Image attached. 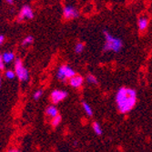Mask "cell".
<instances>
[{"label":"cell","mask_w":152,"mask_h":152,"mask_svg":"<svg viewBox=\"0 0 152 152\" xmlns=\"http://www.w3.org/2000/svg\"><path fill=\"white\" fill-rule=\"evenodd\" d=\"M118 110L121 113H128L135 107L137 102V93L134 89L121 88L116 96Z\"/></svg>","instance_id":"1"},{"label":"cell","mask_w":152,"mask_h":152,"mask_svg":"<svg viewBox=\"0 0 152 152\" xmlns=\"http://www.w3.org/2000/svg\"><path fill=\"white\" fill-rule=\"evenodd\" d=\"M104 36H105V45L103 48L104 51H114V52H118L123 47V43L121 39L113 37L111 34H109L107 31H104Z\"/></svg>","instance_id":"2"},{"label":"cell","mask_w":152,"mask_h":152,"mask_svg":"<svg viewBox=\"0 0 152 152\" xmlns=\"http://www.w3.org/2000/svg\"><path fill=\"white\" fill-rule=\"evenodd\" d=\"M15 68H16V75L21 81H26L29 78L28 71L26 68L23 66V63L20 59H17L16 64H15Z\"/></svg>","instance_id":"3"},{"label":"cell","mask_w":152,"mask_h":152,"mask_svg":"<svg viewBox=\"0 0 152 152\" xmlns=\"http://www.w3.org/2000/svg\"><path fill=\"white\" fill-rule=\"evenodd\" d=\"M75 75H76L75 71L68 66H62L61 67H59V69L58 71V78L63 81L66 80V78L72 77Z\"/></svg>","instance_id":"4"},{"label":"cell","mask_w":152,"mask_h":152,"mask_svg":"<svg viewBox=\"0 0 152 152\" xmlns=\"http://www.w3.org/2000/svg\"><path fill=\"white\" fill-rule=\"evenodd\" d=\"M34 18V12L29 6H24L21 9V12L18 17V21H22L24 19H31Z\"/></svg>","instance_id":"5"},{"label":"cell","mask_w":152,"mask_h":152,"mask_svg":"<svg viewBox=\"0 0 152 152\" xmlns=\"http://www.w3.org/2000/svg\"><path fill=\"white\" fill-rule=\"evenodd\" d=\"M67 96V92L64 90H54L51 93V100L53 103H58Z\"/></svg>","instance_id":"6"},{"label":"cell","mask_w":152,"mask_h":152,"mask_svg":"<svg viewBox=\"0 0 152 152\" xmlns=\"http://www.w3.org/2000/svg\"><path fill=\"white\" fill-rule=\"evenodd\" d=\"M63 13H64V17H65L66 19H72V18H75L78 17L77 10L72 6H66L64 8Z\"/></svg>","instance_id":"7"},{"label":"cell","mask_w":152,"mask_h":152,"mask_svg":"<svg viewBox=\"0 0 152 152\" xmlns=\"http://www.w3.org/2000/svg\"><path fill=\"white\" fill-rule=\"evenodd\" d=\"M83 81H84V79H83L82 77H80V76H73L72 77H70L69 83H70L71 87H73V88H79L80 86H82Z\"/></svg>","instance_id":"8"},{"label":"cell","mask_w":152,"mask_h":152,"mask_svg":"<svg viewBox=\"0 0 152 152\" xmlns=\"http://www.w3.org/2000/svg\"><path fill=\"white\" fill-rule=\"evenodd\" d=\"M137 26H139L140 30L144 31L148 26V19L146 18H140L139 21H137Z\"/></svg>","instance_id":"9"},{"label":"cell","mask_w":152,"mask_h":152,"mask_svg":"<svg viewBox=\"0 0 152 152\" xmlns=\"http://www.w3.org/2000/svg\"><path fill=\"white\" fill-rule=\"evenodd\" d=\"M46 112H47V115L49 116L50 118H54V117H56L57 115H58V110L55 106L48 107L47 108V110H46Z\"/></svg>","instance_id":"10"},{"label":"cell","mask_w":152,"mask_h":152,"mask_svg":"<svg viewBox=\"0 0 152 152\" xmlns=\"http://www.w3.org/2000/svg\"><path fill=\"white\" fill-rule=\"evenodd\" d=\"M2 58H3L4 63H10L11 61L14 60V58H15V55H14V53H12V52H6L2 56Z\"/></svg>","instance_id":"11"},{"label":"cell","mask_w":152,"mask_h":152,"mask_svg":"<svg viewBox=\"0 0 152 152\" xmlns=\"http://www.w3.org/2000/svg\"><path fill=\"white\" fill-rule=\"evenodd\" d=\"M82 105H83V108H84V110L86 111V113H87L89 117H91V116L93 115V110H92L91 107H90L88 103H86V102H83Z\"/></svg>","instance_id":"12"},{"label":"cell","mask_w":152,"mask_h":152,"mask_svg":"<svg viewBox=\"0 0 152 152\" xmlns=\"http://www.w3.org/2000/svg\"><path fill=\"white\" fill-rule=\"evenodd\" d=\"M93 129L95 131V133L96 135L100 136L102 134V129H101V127L99 126V124L98 122H94L93 123Z\"/></svg>","instance_id":"13"},{"label":"cell","mask_w":152,"mask_h":152,"mask_svg":"<svg viewBox=\"0 0 152 152\" xmlns=\"http://www.w3.org/2000/svg\"><path fill=\"white\" fill-rule=\"evenodd\" d=\"M61 122V117L59 115H57L56 117H54L52 118V121H51V124H52V126L54 127H57L59 125V123Z\"/></svg>","instance_id":"14"},{"label":"cell","mask_w":152,"mask_h":152,"mask_svg":"<svg viewBox=\"0 0 152 152\" xmlns=\"http://www.w3.org/2000/svg\"><path fill=\"white\" fill-rule=\"evenodd\" d=\"M87 80L88 83H91V84H98V79H96V77H94L93 75H88L87 77Z\"/></svg>","instance_id":"15"},{"label":"cell","mask_w":152,"mask_h":152,"mask_svg":"<svg viewBox=\"0 0 152 152\" xmlns=\"http://www.w3.org/2000/svg\"><path fill=\"white\" fill-rule=\"evenodd\" d=\"M33 37H31V36H28V37H26L25 39H24V41L22 42V44H23V46H26V45H28V44H31L32 42H33Z\"/></svg>","instance_id":"16"},{"label":"cell","mask_w":152,"mask_h":152,"mask_svg":"<svg viewBox=\"0 0 152 152\" xmlns=\"http://www.w3.org/2000/svg\"><path fill=\"white\" fill-rule=\"evenodd\" d=\"M83 50H84V44H82V43H78L75 48V51L77 53H81Z\"/></svg>","instance_id":"17"},{"label":"cell","mask_w":152,"mask_h":152,"mask_svg":"<svg viewBox=\"0 0 152 152\" xmlns=\"http://www.w3.org/2000/svg\"><path fill=\"white\" fill-rule=\"evenodd\" d=\"M42 95H43V91L41 90V89H38V90L36 91L35 94H34V99H36V100L39 99L41 98V96H42Z\"/></svg>","instance_id":"18"},{"label":"cell","mask_w":152,"mask_h":152,"mask_svg":"<svg viewBox=\"0 0 152 152\" xmlns=\"http://www.w3.org/2000/svg\"><path fill=\"white\" fill-rule=\"evenodd\" d=\"M6 77L9 79H13V78H15L16 77V73L15 72H13L12 70H7L6 72Z\"/></svg>","instance_id":"19"},{"label":"cell","mask_w":152,"mask_h":152,"mask_svg":"<svg viewBox=\"0 0 152 152\" xmlns=\"http://www.w3.org/2000/svg\"><path fill=\"white\" fill-rule=\"evenodd\" d=\"M4 67H5V63L3 61L2 56H0V70H3Z\"/></svg>","instance_id":"20"},{"label":"cell","mask_w":152,"mask_h":152,"mask_svg":"<svg viewBox=\"0 0 152 152\" xmlns=\"http://www.w3.org/2000/svg\"><path fill=\"white\" fill-rule=\"evenodd\" d=\"M4 40H5V37H4V36H0V45L3 44Z\"/></svg>","instance_id":"21"},{"label":"cell","mask_w":152,"mask_h":152,"mask_svg":"<svg viewBox=\"0 0 152 152\" xmlns=\"http://www.w3.org/2000/svg\"><path fill=\"white\" fill-rule=\"evenodd\" d=\"M7 3H9V4H12L14 0H7Z\"/></svg>","instance_id":"22"},{"label":"cell","mask_w":152,"mask_h":152,"mask_svg":"<svg viewBox=\"0 0 152 152\" xmlns=\"http://www.w3.org/2000/svg\"><path fill=\"white\" fill-rule=\"evenodd\" d=\"M1 83H2V77H0V87H1Z\"/></svg>","instance_id":"23"}]
</instances>
